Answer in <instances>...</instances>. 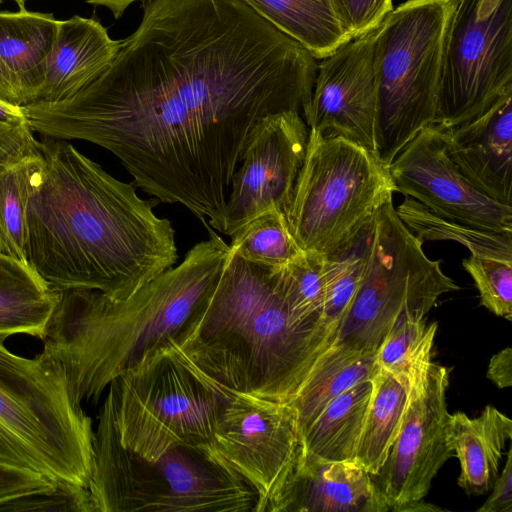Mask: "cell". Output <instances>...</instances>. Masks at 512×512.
Returning <instances> with one entry per match:
<instances>
[{"label":"cell","instance_id":"cell-1","mask_svg":"<svg viewBox=\"0 0 512 512\" xmlns=\"http://www.w3.org/2000/svg\"><path fill=\"white\" fill-rule=\"evenodd\" d=\"M316 60L243 0H150L100 75L23 108L35 132L108 150L136 187L223 233L250 132L305 110Z\"/></svg>","mask_w":512,"mask_h":512},{"label":"cell","instance_id":"cell-2","mask_svg":"<svg viewBox=\"0 0 512 512\" xmlns=\"http://www.w3.org/2000/svg\"><path fill=\"white\" fill-rule=\"evenodd\" d=\"M26 206L28 264L53 288L123 300L174 266L172 223L159 200L113 177L64 140L40 142Z\"/></svg>","mask_w":512,"mask_h":512},{"label":"cell","instance_id":"cell-3","mask_svg":"<svg viewBox=\"0 0 512 512\" xmlns=\"http://www.w3.org/2000/svg\"><path fill=\"white\" fill-rule=\"evenodd\" d=\"M207 240L123 300L97 290L60 291L41 339L66 373L74 400L97 402L149 350L175 339L222 273L229 245L206 220Z\"/></svg>","mask_w":512,"mask_h":512},{"label":"cell","instance_id":"cell-4","mask_svg":"<svg viewBox=\"0 0 512 512\" xmlns=\"http://www.w3.org/2000/svg\"><path fill=\"white\" fill-rule=\"evenodd\" d=\"M93 437L62 365L43 351L19 356L0 339V462L88 487Z\"/></svg>","mask_w":512,"mask_h":512},{"label":"cell","instance_id":"cell-5","mask_svg":"<svg viewBox=\"0 0 512 512\" xmlns=\"http://www.w3.org/2000/svg\"><path fill=\"white\" fill-rule=\"evenodd\" d=\"M395 192L379 154L342 137L309 130L305 159L285 216L303 251L332 257L364 236Z\"/></svg>","mask_w":512,"mask_h":512},{"label":"cell","instance_id":"cell-6","mask_svg":"<svg viewBox=\"0 0 512 512\" xmlns=\"http://www.w3.org/2000/svg\"><path fill=\"white\" fill-rule=\"evenodd\" d=\"M115 380L117 427L124 447L149 461L179 445L213 451L232 391L190 361L173 339L146 352Z\"/></svg>","mask_w":512,"mask_h":512},{"label":"cell","instance_id":"cell-7","mask_svg":"<svg viewBox=\"0 0 512 512\" xmlns=\"http://www.w3.org/2000/svg\"><path fill=\"white\" fill-rule=\"evenodd\" d=\"M93 485L106 512H253L257 502L212 450L179 445L149 461L124 447L116 432L96 445Z\"/></svg>","mask_w":512,"mask_h":512},{"label":"cell","instance_id":"cell-8","mask_svg":"<svg viewBox=\"0 0 512 512\" xmlns=\"http://www.w3.org/2000/svg\"><path fill=\"white\" fill-rule=\"evenodd\" d=\"M457 2L406 0L378 28L379 155L387 166L435 121L445 42Z\"/></svg>","mask_w":512,"mask_h":512},{"label":"cell","instance_id":"cell-9","mask_svg":"<svg viewBox=\"0 0 512 512\" xmlns=\"http://www.w3.org/2000/svg\"><path fill=\"white\" fill-rule=\"evenodd\" d=\"M399 219L393 201L376 214L369 232L364 276L341 321L335 342L374 353L404 316L426 317L440 296L460 287L430 259Z\"/></svg>","mask_w":512,"mask_h":512},{"label":"cell","instance_id":"cell-10","mask_svg":"<svg viewBox=\"0 0 512 512\" xmlns=\"http://www.w3.org/2000/svg\"><path fill=\"white\" fill-rule=\"evenodd\" d=\"M512 93V0H458L445 42L434 126L449 130Z\"/></svg>","mask_w":512,"mask_h":512},{"label":"cell","instance_id":"cell-11","mask_svg":"<svg viewBox=\"0 0 512 512\" xmlns=\"http://www.w3.org/2000/svg\"><path fill=\"white\" fill-rule=\"evenodd\" d=\"M272 291L271 268L248 262L229 249L217 284L173 339L175 344L220 385L248 394L244 336Z\"/></svg>","mask_w":512,"mask_h":512},{"label":"cell","instance_id":"cell-12","mask_svg":"<svg viewBox=\"0 0 512 512\" xmlns=\"http://www.w3.org/2000/svg\"><path fill=\"white\" fill-rule=\"evenodd\" d=\"M213 451L255 491L253 512H275L302 453L296 411L288 403L232 392Z\"/></svg>","mask_w":512,"mask_h":512},{"label":"cell","instance_id":"cell-13","mask_svg":"<svg viewBox=\"0 0 512 512\" xmlns=\"http://www.w3.org/2000/svg\"><path fill=\"white\" fill-rule=\"evenodd\" d=\"M309 129L296 111L262 118L249 134L227 196L223 234L256 216L286 212L303 165Z\"/></svg>","mask_w":512,"mask_h":512},{"label":"cell","instance_id":"cell-14","mask_svg":"<svg viewBox=\"0 0 512 512\" xmlns=\"http://www.w3.org/2000/svg\"><path fill=\"white\" fill-rule=\"evenodd\" d=\"M449 369L431 363L423 387L410 392L399 433L372 479L390 511L423 500L437 472L453 455L446 390Z\"/></svg>","mask_w":512,"mask_h":512},{"label":"cell","instance_id":"cell-15","mask_svg":"<svg viewBox=\"0 0 512 512\" xmlns=\"http://www.w3.org/2000/svg\"><path fill=\"white\" fill-rule=\"evenodd\" d=\"M396 192L435 215L471 228L512 234V207L476 189L450 158L444 132L429 125L388 166Z\"/></svg>","mask_w":512,"mask_h":512},{"label":"cell","instance_id":"cell-16","mask_svg":"<svg viewBox=\"0 0 512 512\" xmlns=\"http://www.w3.org/2000/svg\"><path fill=\"white\" fill-rule=\"evenodd\" d=\"M378 28L351 39L321 59L311 100L302 112L309 130L324 137H342L377 154L379 111L374 45Z\"/></svg>","mask_w":512,"mask_h":512},{"label":"cell","instance_id":"cell-17","mask_svg":"<svg viewBox=\"0 0 512 512\" xmlns=\"http://www.w3.org/2000/svg\"><path fill=\"white\" fill-rule=\"evenodd\" d=\"M337 333L324 322L292 318L273 283L244 336L250 395L289 404Z\"/></svg>","mask_w":512,"mask_h":512},{"label":"cell","instance_id":"cell-18","mask_svg":"<svg viewBox=\"0 0 512 512\" xmlns=\"http://www.w3.org/2000/svg\"><path fill=\"white\" fill-rule=\"evenodd\" d=\"M442 131L450 158L470 183L512 207V93L481 116Z\"/></svg>","mask_w":512,"mask_h":512},{"label":"cell","instance_id":"cell-19","mask_svg":"<svg viewBox=\"0 0 512 512\" xmlns=\"http://www.w3.org/2000/svg\"><path fill=\"white\" fill-rule=\"evenodd\" d=\"M384 497L355 460L323 461L301 453L275 512H387Z\"/></svg>","mask_w":512,"mask_h":512},{"label":"cell","instance_id":"cell-20","mask_svg":"<svg viewBox=\"0 0 512 512\" xmlns=\"http://www.w3.org/2000/svg\"><path fill=\"white\" fill-rule=\"evenodd\" d=\"M120 42L95 18L74 15L59 21L45 79L33 103H54L78 92L109 67Z\"/></svg>","mask_w":512,"mask_h":512},{"label":"cell","instance_id":"cell-21","mask_svg":"<svg viewBox=\"0 0 512 512\" xmlns=\"http://www.w3.org/2000/svg\"><path fill=\"white\" fill-rule=\"evenodd\" d=\"M58 22L51 13L0 12V63L22 107L35 101L43 85Z\"/></svg>","mask_w":512,"mask_h":512},{"label":"cell","instance_id":"cell-22","mask_svg":"<svg viewBox=\"0 0 512 512\" xmlns=\"http://www.w3.org/2000/svg\"><path fill=\"white\" fill-rule=\"evenodd\" d=\"M512 420L491 405L474 418L458 411L449 416V439L460 462L458 485L470 495L490 491L499 475Z\"/></svg>","mask_w":512,"mask_h":512},{"label":"cell","instance_id":"cell-23","mask_svg":"<svg viewBox=\"0 0 512 512\" xmlns=\"http://www.w3.org/2000/svg\"><path fill=\"white\" fill-rule=\"evenodd\" d=\"M59 297L28 263L0 252L1 340L15 334L42 339Z\"/></svg>","mask_w":512,"mask_h":512},{"label":"cell","instance_id":"cell-24","mask_svg":"<svg viewBox=\"0 0 512 512\" xmlns=\"http://www.w3.org/2000/svg\"><path fill=\"white\" fill-rule=\"evenodd\" d=\"M377 371L375 352L364 353L334 342L289 403L296 411L300 436L333 399L357 383L372 379Z\"/></svg>","mask_w":512,"mask_h":512},{"label":"cell","instance_id":"cell-25","mask_svg":"<svg viewBox=\"0 0 512 512\" xmlns=\"http://www.w3.org/2000/svg\"><path fill=\"white\" fill-rule=\"evenodd\" d=\"M373 392V378L333 399L301 436L302 453L323 461L355 460Z\"/></svg>","mask_w":512,"mask_h":512},{"label":"cell","instance_id":"cell-26","mask_svg":"<svg viewBox=\"0 0 512 512\" xmlns=\"http://www.w3.org/2000/svg\"><path fill=\"white\" fill-rule=\"evenodd\" d=\"M277 29L323 59L350 41L331 0H243Z\"/></svg>","mask_w":512,"mask_h":512},{"label":"cell","instance_id":"cell-27","mask_svg":"<svg viewBox=\"0 0 512 512\" xmlns=\"http://www.w3.org/2000/svg\"><path fill=\"white\" fill-rule=\"evenodd\" d=\"M409 398L410 388L404 381L378 368L355 454V461L369 474H377L383 465L401 428Z\"/></svg>","mask_w":512,"mask_h":512},{"label":"cell","instance_id":"cell-28","mask_svg":"<svg viewBox=\"0 0 512 512\" xmlns=\"http://www.w3.org/2000/svg\"><path fill=\"white\" fill-rule=\"evenodd\" d=\"M437 323L426 317L404 316L387 333L375 351L376 364L404 381L410 392L420 390L432 363Z\"/></svg>","mask_w":512,"mask_h":512},{"label":"cell","instance_id":"cell-29","mask_svg":"<svg viewBox=\"0 0 512 512\" xmlns=\"http://www.w3.org/2000/svg\"><path fill=\"white\" fill-rule=\"evenodd\" d=\"M395 210L422 243L454 241L465 246L471 255L512 261V234L480 230L443 219L410 197H405Z\"/></svg>","mask_w":512,"mask_h":512},{"label":"cell","instance_id":"cell-30","mask_svg":"<svg viewBox=\"0 0 512 512\" xmlns=\"http://www.w3.org/2000/svg\"><path fill=\"white\" fill-rule=\"evenodd\" d=\"M229 249L238 257L277 269L299 259L305 251L293 237L280 210L266 211L233 232Z\"/></svg>","mask_w":512,"mask_h":512},{"label":"cell","instance_id":"cell-31","mask_svg":"<svg viewBox=\"0 0 512 512\" xmlns=\"http://www.w3.org/2000/svg\"><path fill=\"white\" fill-rule=\"evenodd\" d=\"M39 160L40 153L0 166V252L26 263V206Z\"/></svg>","mask_w":512,"mask_h":512},{"label":"cell","instance_id":"cell-32","mask_svg":"<svg viewBox=\"0 0 512 512\" xmlns=\"http://www.w3.org/2000/svg\"><path fill=\"white\" fill-rule=\"evenodd\" d=\"M323 259L305 252L286 266L271 268L275 291L295 320L326 323Z\"/></svg>","mask_w":512,"mask_h":512},{"label":"cell","instance_id":"cell-33","mask_svg":"<svg viewBox=\"0 0 512 512\" xmlns=\"http://www.w3.org/2000/svg\"><path fill=\"white\" fill-rule=\"evenodd\" d=\"M370 228L351 249L323 259L324 320L329 326L337 329L350 308L364 276Z\"/></svg>","mask_w":512,"mask_h":512},{"label":"cell","instance_id":"cell-34","mask_svg":"<svg viewBox=\"0 0 512 512\" xmlns=\"http://www.w3.org/2000/svg\"><path fill=\"white\" fill-rule=\"evenodd\" d=\"M462 265L479 291L481 305L511 321L512 261L470 255Z\"/></svg>","mask_w":512,"mask_h":512},{"label":"cell","instance_id":"cell-35","mask_svg":"<svg viewBox=\"0 0 512 512\" xmlns=\"http://www.w3.org/2000/svg\"><path fill=\"white\" fill-rule=\"evenodd\" d=\"M95 512L87 487L55 481L52 489L13 499L0 506V512Z\"/></svg>","mask_w":512,"mask_h":512},{"label":"cell","instance_id":"cell-36","mask_svg":"<svg viewBox=\"0 0 512 512\" xmlns=\"http://www.w3.org/2000/svg\"><path fill=\"white\" fill-rule=\"evenodd\" d=\"M25 110L0 100V166H11L39 153Z\"/></svg>","mask_w":512,"mask_h":512},{"label":"cell","instance_id":"cell-37","mask_svg":"<svg viewBox=\"0 0 512 512\" xmlns=\"http://www.w3.org/2000/svg\"><path fill=\"white\" fill-rule=\"evenodd\" d=\"M344 27L357 38L381 25L393 10L392 0H331Z\"/></svg>","mask_w":512,"mask_h":512},{"label":"cell","instance_id":"cell-38","mask_svg":"<svg viewBox=\"0 0 512 512\" xmlns=\"http://www.w3.org/2000/svg\"><path fill=\"white\" fill-rule=\"evenodd\" d=\"M55 480L35 471L0 462V506L21 496L50 490Z\"/></svg>","mask_w":512,"mask_h":512},{"label":"cell","instance_id":"cell-39","mask_svg":"<svg viewBox=\"0 0 512 512\" xmlns=\"http://www.w3.org/2000/svg\"><path fill=\"white\" fill-rule=\"evenodd\" d=\"M477 512H512V446L503 471L496 478L492 493Z\"/></svg>","mask_w":512,"mask_h":512},{"label":"cell","instance_id":"cell-40","mask_svg":"<svg viewBox=\"0 0 512 512\" xmlns=\"http://www.w3.org/2000/svg\"><path fill=\"white\" fill-rule=\"evenodd\" d=\"M487 377L498 388L512 386V349L510 347L502 349L491 357Z\"/></svg>","mask_w":512,"mask_h":512},{"label":"cell","instance_id":"cell-41","mask_svg":"<svg viewBox=\"0 0 512 512\" xmlns=\"http://www.w3.org/2000/svg\"><path fill=\"white\" fill-rule=\"evenodd\" d=\"M136 1L140 0H85L88 4L108 8L116 19L120 18L128 6Z\"/></svg>","mask_w":512,"mask_h":512},{"label":"cell","instance_id":"cell-42","mask_svg":"<svg viewBox=\"0 0 512 512\" xmlns=\"http://www.w3.org/2000/svg\"><path fill=\"white\" fill-rule=\"evenodd\" d=\"M0 100L10 103V104H13V105L20 106L18 98L16 96V93H15V91L12 87V84L10 82V79L1 63H0Z\"/></svg>","mask_w":512,"mask_h":512},{"label":"cell","instance_id":"cell-43","mask_svg":"<svg viewBox=\"0 0 512 512\" xmlns=\"http://www.w3.org/2000/svg\"><path fill=\"white\" fill-rule=\"evenodd\" d=\"M439 510L441 511L442 509L437 506H433L432 504H429V503H423L422 500H420V501L412 502V503L402 506L398 510V512L439 511Z\"/></svg>","mask_w":512,"mask_h":512},{"label":"cell","instance_id":"cell-44","mask_svg":"<svg viewBox=\"0 0 512 512\" xmlns=\"http://www.w3.org/2000/svg\"><path fill=\"white\" fill-rule=\"evenodd\" d=\"M12 1H14L17 4L19 9H25V4H26L27 0H12Z\"/></svg>","mask_w":512,"mask_h":512},{"label":"cell","instance_id":"cell-45","mask_svg":"<svg viewBox=\"0 0 512 512\" xmlns=\"http://www.w3.org/2000/svg\"><path fill=\"white\" fill-rule=\"evenodd\" d=\"M3 0H0V3L2 2Z\"/></svg>","mask_w":512,"mask_h":512}]
</instances>
